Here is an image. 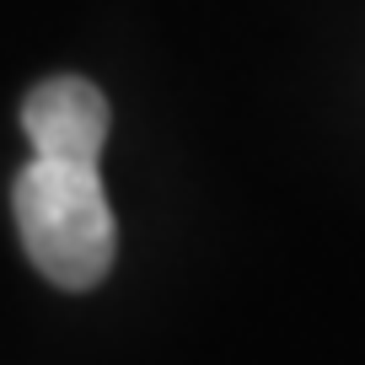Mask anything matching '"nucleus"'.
I'll return each instance as SVG.
<instances>
[{
  "instance_id": "obj_1",
  "label": "nucleus",
  "mask_w": 365,
  "mask_h": 365,
  "mask_svg": "<svg viewBox=\"0 0 365 365\" xmlns=\"http://www.w3.org/2000/svg\"><path fill=\"white\" fill-rule=\"evenodd\" d=\"M11 215L27 258L59 290H91L118 258V220L97 167L33 156L11 182Z\"/></svg>"
},
{
  "instance_id": "obj_2",
  "label": "nucleus",
  "mask_w": 365,
  "mask_h": 365,
  "mask_svg": "<svg viewBox=\"0 0 365 365\" xmlns=\"http://www.w3.org/2000/svg\"><path fill=\"white\" fill-rule=\"evenodd\" d=\"M108 97L81 76H54L43 86L27 91L22 103V129L33 140V156L48 161H76V167H97L108 145Z\"/></svg>"
}]
</instances>
